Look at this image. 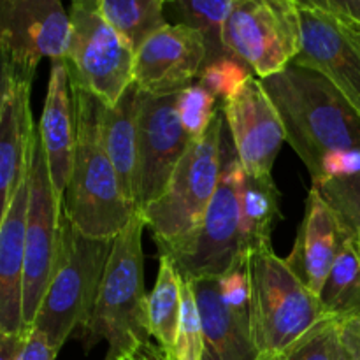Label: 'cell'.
Masks as SVG:
<instances>
[{
  "instance_id": "1",
  "label": "cell",
  "mask_w": 360,
  "mask_h": 360,
  "mask_svg": "<svg viewBox=\"0 0 360 360\" xmlns=\"http://www.w3.org/2000/svg\"><path fill=\"white\" fill-rule=\"evenodd\" d=\"M260 83L280 115L287 143L308 167L311 185L319 183L330 153L360 150V112L319 72L290 63Z\"/></svg>"
},
{
  "instance_id": "6",
  "label": "cell",
  "mask_w": 360,
  "mask_h": 360,
  "mask_svg": "<svg viewBox=\"0 0 360 360\" xmlns=\"http://www.w3.org/2000/svg\"><path fill=\"white\" fill-rule=\"evenodd\" d=\"M246 273L250 330L259 354L283 350L330 316L319 295L301 283L273 246L250 252Z\"/></svg>"
},
{
  "instance_id": "11",
  "label": "cell",
  "mask_w": 360,
  "mask_h": 360,
  "mask_svg": "<svg viewBox=\"0 0 360 360\" xmlns=\"http://www.w3.org/2000/svg\"><path fill=\"white\" fill-rule=\"evenodd\" d=\"M178 95H150L137 101L136 204L144 210L167 188L192 137L178 115Z\"/></svg>"
},
{
  "instance_id": "14",
  "label": "cell",
  "mask_w": 360,
  "mask_h": 360,
  "mask_svg": "<svg viewBox=\"0 0 360 360\" xmlns=\"http://www.w3.org/2000/svg\"><path fill=\"white\" fill-rule=\"evenodd\" d=\"M229 136L246 176H273L274 162L287 141L273 101L257 77L221 105Z\"/></svg>"
},
{
  "instance_id": "22",
  "label": "cell",
  "mask_w": 360,
  "mask_h": 360,
  "mask_svg": "<svg viewBox=\"0 0 360 360\" xmlns=\"http://www.w3.org/2000/svg\"><path fill=\"white\" fill-rule=\"evenodd\" d=\"M281 193L273 176H246L241 186L243 252L271 248V234L281 218Z\"/></svg>"
},
{
  "instance_id": "34",
  "label": "cell",
  "mask_w": 360,
  "mask_h": 360,
  "mask_svg": "<svg viewBox=\"0 0 360 360\" xmlns=\"http://www.w3.org/2000/svg\"><path fill=\"white\" fill-rule=\"evenodd\" d=\"M56 355L58 352L49 345L44 334L35 329H28L16 360H55Z\"/></svg>"
},
{
  "instance_id": "39",
  "label": "cell",
  "mask_w": 360,
  "mask_h": 360,
  "mask_svg": "<svg viewBox=\"0 0 360 360\" xmlns=\"http://www.w3.org/2000/svg\"><path fill=\"white\" fill-rule=\"evenodd\" d=\"M341 360H350V357H348V354H347V352H345V348H343V355H341Z\"/></svg>"
},
{
  "instance_id": "16",
  "label": "cell",
  "mask_w": 360,
  "mask_h": 360,
  "mask_svg": "<svg viewBox=\"0 0 360 360\" xmlns=\"http://www.w3.org/2000/svg\"><path fill=\"white\" fill-rule=\"evenodd\" d=\"M37 132L44 148L53 188L63 202L76 151V109L63 60L51 62L48 94Z\"/></svg>"
},
{
  "instance_id": "10",
  "label": "cell",
  "mask_w": 360,
  "mask_h": 360,
  "mask_svg": "<svg viewBox=\"0 0 360 360\" xmlns=\"http://www.w3.org/2000/svg\"><path fill=\"white\" fill-rule=\"evenodd\" d=\"M62 200L49 178L44 148L37 127L34 132L28 179L27 231H25L23 274V323L30 329L48 288L60 238Z\"/></svg>"
},
{
  "instance_id": "12",
  "label": "cell",
  "mask_w": 360,
  "mask_h": 360,
  "mask_svg": "<svg viewBox=\"0 0 360 360\" xmlns=\"http://www.w3.org/2000/svg\"><path fill=\"white\" fill-rule=\"evenodd\" d=\"M295 4L301 49L292 63L330 81L360 112V28L320 9L313 0H295Z\"/></svg>"
},
{
  "instance_id": "19",
  "label": "cell",
  "mask_w": 360,
  "mask_h": 360,
  "mask_svg": "<svg viewBox=\"0 0 360 360\" xmlns=\"http://www.w3.org/2000/svg\"><path fill=\"white\" fill-rule=\"evenodd\" d=\"M28 179L30 167L0 224V329L9 334L27 333L23 323V274Z\"/></svg>"
},
{
  "instance_id": "3",
  "label": "cell",
  "mask_w": 360,
  "mask_h": 360,
  "mask_svg": "<svg viewBox=\"0 0 360 360\" xmlns=\"http://www.w3.org/2000/svg\"><path fill=\"white\" fill-rule=\"evenodd\" d=\"M144 229L146 225L137 211L115 238L94 311L86 326L77 330L86 352L101 341L108 343L104 360L132 357L150 345L143 267Z\"/></svg>"
},
{
  "instance_id": "5",
  "label": "cell",
  "mask_w": 360,
  "mask_h": 360,
  "mask_svg": "<svg viewBox=\"0 0 360 360\" xmlns=\"http://www.w3.org/2000/svg\"><path fill=\"white\" fill-rule=\"evenodd\" d=\"M224 130L220 108L206 134L190 143L165 192L139 211L160 255L183 248L202 224L220 179Z\"/></svg>"
},
{
  "instance_id": "31",
  "label": "cell",
  "mask_w": 360,
  "mask_h": 360,
  "mask_svg": "<svg viewBox=\"0 0 360 360\" xmlns=\"http://www.w3.org/2000/svg\"><path fill=\"white\" fill-rule=\"evenodd\" d=\"M217 97L202 84L193 83L178 95V115L192 141L199 139L210 129L218 109L214 108Z\"/></svg>"
},
{
  "instance_id": "20",
  "label": "cell",
  "mask_w": 360,
  "mask_h": 360,
  "mask_svg": "<svg viewBox=\"0 0 360 360\" xmlns=\"http://www.w3.org/2000/svg\"><path fill=\"white\" fill-rule=\"evenodd\" d=\"M202 323L206 354L213 360H257L259 352L252 340L250 316L224 302L218 278L192 281Z\"/></svg>"
},
{
  "instance_id": "32",
  "label": "cell",
  "mask_w": 360,
  "mask_h": 360,
  "mask_svg": "<svg viewBox=\"0 0 360 360\" xmlns=\"http://www.w3.org/2000/svg\"><path fill=\"white\" fill-rule=\"evenodd\" d=\"M220 285V295L224 302L238 311L248 313L250 302V287H248V273H246V255L239 257L231 269L218 278Z\"/></svg>"
},
{
  "instance_id": "8",
  "label": "cell",
  "mask_w": 360,
  "mask_h": 360,
  "mask_svg": "<svg viewBox=\"0 0 360 360\" xmlns=\"http://www.w3.org/2000/svg\"><path fill=\"white\" fill-rule=\"evenodd\" d=\"M70 41L63 58L70 84L112 105L132 84L136 53L102 18L97 0H76L69 11Z\"/></svg>"
},
{
  "instance_id": "2",
  "label": "cell",
  "mask_w": 360,
  "mask_h": 360,
  "mask_svg": "<svg viewBox=\"0 0 360 360\" xmlns=\"http://www.w3.org/2000/svg\"><path fill=\"white\" fill-rule=\"evenodd\" d=\"M70 90L76 109V151L62 213L81 234L115 239L132 221L137 210L123 197L102 143V102L72 84Z\"/></svg>"
},
{
  "instance_id": "29",
  "label": "cell",
  "mask_w": 360,
  "mask_h": 360,
  "mask_svg": "<svg viewBox=\"0 0 360 360\" xmlns=\"http://www.w3.org/2000/svg\"><path fill=\"white\" fill-rule=\"evenodd\" d=\"M206 343H204L202 323L192 281L181 278V313H179L178 333L174 348L167 360H204Z\"/></svg>"
},
{
  "instance_id": "36",
  "label": "cell",
  "mask_w": 360,
  "mask_h": 360,
  "mask_svg": "<svg viewBox=\"0 0 360 360\" xmlns=\"http://www.w3.org/2000/svg\"><path fill=\"white\" fill-rule=\"evenodd\" d=\"M25 334H9L0 329V360H16Z\"/></svg>"
},
{
  "instance_id": "24",
  "label": "cell",
  "mask_w": 360,
  "mask_h": 360,
  "mask_svg": "<svg viewBox=\"0 0 360 360\" xmlns=\"http://www.w3.org/2000/svg\"><path fill=\"white\" fill-rule=\"evenodd\" d=\"M320 301L330 316L340 320L360 316V252L343 231L340 252L323 285Z\"/></svg>"
},
{
  "instance_id": "35",
  "label": "cell",
  "mask_w": 360,
  "mask_h": 360,
  "mask_svg": "<svg viewBox=\"0 0 360 360\" xmlns=\"http://www.w3.org/2000/svg\"><path fill=\"white\" fill-rule=\"evenodd\" d=\"M313 4L345 23L360 28V0H313Z\"/></svg>"
},
{
  "instance_id": "38",
  "label": "cell",
  "mask_w": 360,
  "mask_h": 360,
  "mask_svg": "<svg viewBox=\"0 0 360 360\" xmlns=\"http://www.w3.org/2000/svg\"><path fill=\"white\" fill-rule=\"evenodd\" d=\"M122 360H167V357H165L164 352H162L158 347H151V345H148V347H144L143 350L134 354L132 357H127Z\"/></svg>"
},
{
  "instance_id": "30",
  "label": "cell",
  "mask_w": 360,
  "mask_h": 360,
  "mask_svg": "<svg viewBox=\"0 0 360 360\" xmlns=\"http://www.w3.org/2000/svg\"><path fill=\"white\" fill-rule=\"evenodd\" d=\"M250 77H253V70L238 56L227 55L204 63L199 74V84L217 98L227 102Z\"/></svg>"
},
{
  "instance_id": "15",
  "label": "cell",
  "mask_w": 360,
  "mask_h": 360,
  "mask_svg": "<svg viewBox=\"0 0 360 360\" xmlns=\"http://www.w3.org/2000/svg\"><path fill=\"white\" fill-rule=\"evenodd\" d=\"M206 62L202 37L188 25H165L139 48L132 83L150 95L179 94L199 77Z\"/></svg>"
},
{
  "instance_id": "28",
  "label": "cell",
  "mask_w": 360,
  "mask_h": 360,
  "mask_svg": "<svg viewBox=\"0 0 360 360\" xmlns=\"http://www.w3.org/2000/svg\"><path fill=\"white\" fill-rule=\"evenodd\" d=\"M329 204L340 229L357 245L360 252V174L352 178H336L311 186Z\"/></svg>"
},
{
  "instance_id": "13",
  "label": "cell",
  "mask_w": 360,
  "mask_h": 360,
  "mask_svg": "<svg viewBox=\"0 0 360 360\" xmlns=\"http://www.w3.org/2000/svg\"><path fill=\"white\" fill-rule=\"evenodd\" d=\"M70 18L58 0H0V49L14 72L34 77L42 58L63 60Z\"/></svg>"
},
{
  "instance_id": "33",
  "label": "cell",
  "mask_w": 360,
  "mask_h": 360,
  "mask_svg": "<svg viewBox=\"0 0 360 360\" xmlns=\"http://www.w3.org/2000/svg\"><path fill=\"white\" fill-rule=\"evenodd\" d=\"M360 174V150L336 151L323 160L319 183L311 186H320L322 183L336 178H352Z\"/></svg>"
},
{
  "instance_id": "21",
  "label": "cell",
  "mask_w": 360,
  "mask_h": 360,
  "mask_svg": "<svg viewBox=\"0 0 360 360\" xmlns=\"http://www.w3.org/2000/svg\"><path fill=\"white\" fill-rule=\"evenodd\" d=\"M137 101L139 88L132 83L116 104L105 105L102 102L101 111V134L105 153L118 176L123 197L136 210Z\"/></svg>"
},
{
  "instance_id": "9",
  "label": "cell",
  "mask_w": 360,
  "mask_h": 360,
  "mask_svg": "<svg viewBox=\"0 0 360 360\" xmlns=\"http://www.w3.org/2000/svg\"><path fill=\"white\" fill-rule=\"evenodd\" d=\"M224 42L260 79L281 72L301 49L297 4L295 0H238L225 23Z\"/></svg>"
},
{
  "instance_id": "23",
  "label": "cell",
  "mask_w": 360,
  "mask_h": 360,
  "mask_svg": "<svg viewBox=\"0 0 360 360\" xmlns=\"http://www.w3.org/2000/svg\"><path fill=\"white\" fill-rule=\"evenodd\" d=\"M181 313V276L169 257L158 259V274L148 294V330L157 347L171 357Z\"/></svg>"
},
{
  "instance_id": "40",
  "label": "cell",
  "mask_w": 360,
  "mask_h": 360,
  "mask_svg": "<svg viewBox=\"0 0 360 360\" xmlns=\"http://www.w3.org/2000/svg\"><path fill=\"white\" fill-rule=\"evenodd\" d=\"M204 360H213V359H211L207 354H204Z\"/></svg>"
},
{
  "instance_id": "27",
  "label": "cell",
  "mask_w": 360,
  "mask_h": 360,
  "mask_svg": "<svg viewBox=\"0 0 360 360\" xmlns=\"http://www.w3.org/2000/svg\"><path fill=\"white\" fill-rule=\"evenodd\" d=\"M341 355L343 320L329 316L287 348L274 354H259L257 360H341Z\"/></svg>"
},
{
  "instance_id": "26",
  "label": "cell",
  "mask_w": 360,
  "mask_h": 360,
  "mask_svg": "<svg viewBox=\"0 0 360 360\" xmlns=\"http://www.w3.org/2000/svg\"><path fill=\"white\" fill-rule=\"evenodd\" d=\"M238 0H214V2L178 0L174 4L179 16L183 18V25H188L202 37L204 46H206V62L204 63L232 55L225 48L224 28Z\"/></svg>"
},
{
  "instance_id": "18",
  "label": "cell",
  "mask_w": 360,
  "mask_h": 360,
  "mask_svg": "<svg viewBox=\"0 0 360 360\" xmlns=\"http://www.w3.org/2000/svg\"><path fill=\"white\" fill-rule=\"evenodd\" d=\"M32 79L14 72L0 116V224L30 167L35 132L30 109Z\"/></svg>"
},
{
  "instance_id": "7",
  "label": "cell",
  "mask_w": 360,
  "mask_h": 360,
  "mask_svg": "<svg viewBox=\"0 0 360 360\" xmlns=\"http://www.w3.org/2000/svg\"><path fill=\"white\" fill-rule=\"evenodd\" d=\"M245 171L236 155L225 123L221 139V172L217 192L195 234L169 259L179 276L190 281L220 278L245 255L241 234V186Z\"/></svg>"
},
{
  "instance_id": "17",
  "label": "cell",
  "mask_w": 360,
  "mask_h": 360,
  "mask_svg": "<svg viewBox=\"0 0 360 360\" xmlns=\"http://www.w3.org/2000/svg\"><path fill=\"white\" fill-rule=\"evenodd\" d=\"M340 243L341 229L336 214L320 193L311 188L294 248L285 262L301 283L319 297L340 252Z\"/></svg>"
},
{
  "instance_id": "25",
  "label": "cell",
  "mask_w": 360,
  "mask_h": 360,
  "mask_svg": "<svg viewBox=\"0 0 360 360\" xmlns=\"http://www.w3.org/2000/svg\"><path fill=\"white\" fill-rule=\"evenodd\" d=\"M102 18L134 53L167 25L162 0H97Z\"/></svg>"
},
{
  "instance_id": "4",
  "label": "cell",
  "mask_w": 360,
  "mask_h": 360,
  "mask_svg": "<svg viewBox=\"0 0 360 360\" xmlns=\"http://www.w3.org/2000/svg\"><path fill=\"white\" fill-rule=\"evenodd\" d=\"M112 241L81 234L62 213L56 259L30 327L44 334L56 352L90 320Z\"/></svg>"
},
{
  "instance_id": "37",
  "label": "cell",
  "mask_w": 360,
  "mask_h": 360,
  "mask_svg": "<svg viewBox=\"0 0 360 360\" xmlns=\"http://www.w3.org/2000/svg\"><path fill=\"white\" fill-rule=\"evenodd\" d=\"M14 69L11 63L9 55L4 49H0V116H2L4 102H6L7 91H9L11 83H13Z\"/></svg>"
}]
</instances>
